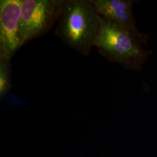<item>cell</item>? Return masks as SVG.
Masks as SVG:
<instances>
[{"label":"cell","mask_w":157,"mask_h":157,"mask_svg":"<svg viewBox=\"0 0 157 157\" xmlns=\"http://www.w3.org/2000/svg\"><path fill=\"white\" fill-rule=\"evenodd\" d=\"M12 87L11 60L0 58V98L10 91Z\"/></svg>","instance_id":"cell-6"},{"label":"cell","mask_w":157,"mask_h":157,"mask_svg":"<svg viewBox=\"0 0 157 157\" xmlns=\"http://www.w3.org/2000/svg\"><path fill=\"white\" fill-rule=\"evenodd\" d=\"M94 47L108 60L131 71L141 69L149 54L126 30L104 17H100V28Z\"/></svg>","instance_id":"cell-2"},{"label":"cell","mask_w":157,"mask_h":157,"mask_svg":"<svg viewBox=\"0 0 157 157\" xmlns=\"http://www.w3.org/2000/svg\"><path fill=\"white\" fill-rule=\"evenodd\" d=\"M100 17L117 23L126 30L142 44L147 43L148 35L137 28L133 6V0H91Z\"/></svg>","instance_id":"cell-5"},{"label":"cell","mask_w":157,"mask_h":157,"mask_svg":"<svg viewBox=\"0 0 157 157\" xmlns=\"http://www.w3.org/2000/svg\"><path fill=\"white\" fill-rule=\"evenodd\" d=\"M64 0H21L18 37L21 47L47 33L56 22Z\"/></svg>","instance_id":"cell-3"},{"label":"cell","mask_w":157,"mask_h":157,"mask_svg":"<svg viewBox=\"0 0 157 157\" xmlns=\"http://www.w3.org/2000/svg\"><path fill=\"white\" fill-rule=\"evenodd\" d=\"M21 0L0 1V58L11 60L21 47L18 37Z\"/></svg>","instance_id":"cell-4"},{"label":"cell","mask_w":157,"mask_h":157,"mask_svg":"<svg viewBox=\"0 0 157 157\" xmlns=\"http://www.w3.org/2000/svg\"><path fill=\"white\" fill-rule=\"evenodd\" d=\"M56 34L79 54H90L100 28V16L91 0H64Z\"/></svg>","instance_id":"cell-1"}]
</instances>
